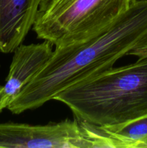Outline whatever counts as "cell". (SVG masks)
Here are the masks:
<instances>
[{"instance_id": "cell-10", "label": "cell", "mask_w": 147, "mask_h": 148, "mask_svg": "<svg viewBox=\"0 0 147 148\" xmlns=\"http://www.w3.org/2000/svg\"><path fill=\"white\" fill-rule=\"evenodd\" d=\"M139 148H147V142H145L143 144H141Z\"/></svg>"}, {"instance_id": "cell-4", "label": "cell", "mask_w": 147, "mask_h": 148, "mask_svg": "<svg viewBox=\"0 0 147 148\" xmlns=\"http://www.w3.org/2000/svg\"><path fill=\"white\" fill-rule=\"evenodd\" d=\"M99 127L79 119L47 125L0 123V148L120 147Z\"/></svg>"}, {"instance_id": "cell-3", "label": "cell", "mask_w": 147, "mask_h": 148, "mask_svg": "<svg viewBox=\"0 0 147 148\" xmlns=\"http://www.w3.org/2000/svg\"><path fill=\"white\" fill-rule=\"evenodd\" d=\"M133 0H41L33 28L56 48L79 44L113 24Z\"/></svg>"}, {"instance_id": "cell-1", "label": "cell", "mask_w": 147, "mask_h": 148, "mask_svg": "<svg viewBox=\"0 0 147 148\" xmlns=\"http://www.w3.org/2000/svg\"><path fill=\"white\" fill-rule=\"evenodd\" d=\"M147 40V0L131 7L105 31L73 46L56 48L42 70L7 106L20 114L43 104L64 90L112 68L120 58Z\"/></svg>"}, {"instance_id": "cell-12", "label": "cell", "mask_w": 147, "mask_h": 148, "mask_svg": "<svg viewBox=\"0 0 147 148\" xmlns=\"http://www.w3.org/2000/svg\"><path fill=\"white\" fill-rule=\"evenodd\" d=\"M0 87H1V85H0Z\"/></svg>"}, {"instance_id": "cell-9", "label": "cell", "mask_w": 147, "mask_h": 148, "mask_svg": "<svg viewBox=\"0 0 147 148\" xmlns=\"http://www.w3.org/2000/svg\"><path fill=\"white\" fill-rule=\"evenodd\" d=\"M9 101L3 91V86L0 87V112L3 111L4 108H7Z\"/></svg>"}, {"instance_id": "cell-6", "label": "cell", "mask_w": 147, "mask_h": 148, "mask_svg": "<svg viewBox=\"0 0 147 148\" xmlns=\"http://www.w3.org/2000/svg\"><path fill=\"white\" fill-rule=\"evenodd\" d=\"M41 0H0V52H14L33 27Z\"/></svg>"}, {"instance_id": "cell-7", "label": "cell", "mask_w": 147, "mask_h": 148, "mask_svg": "<svg viewBox=\"0 0 147 148\" xmlns=\"http://www.w3.org/2000/svg\"><path fill=\"white\" fill-rule=\"evenodd\" d=\"M102 128L119 140L124 147L139 148L141 144L147 142V115L126 124Z\"/></svg>"}, {"instance_id": "cell-8", "label": "cell", "mask_w": 147, "mask_h": 148, "mask_svg": "<svg viewBox=\"0 0 147 148\" xmlns=\"http://www.w3.org/2000/svg\"><path fill=\"white\" fill-rule=\"evenodd\" d=\"M128 55H132L138 58L147 56V40L130 51Z\"/></svg>"}, {"instance_id": "cell-5", "label": "cell", "mask_w": 147, "mask_h": 148, "mask_svg": "<svg viewBox=\"0 0 147 148\" xmlns=\"http://www.w3.org/2000/svg\"><path fill=\"white\" fill-rule=\"evenodd\" d=\"M53 53V44L48 40L37 44H21L14 50L5 85L3 86L9 104L42 70Z\"/></svg>"}, {"instance_id": "cell-2", "label": "cell", "mask_w": 147, "mask_h": 148, "mask_svg": "<svg viewBox=\"0 0 147 148\" xmlns=\"http://www.w3.org/2000/svg\"><path fill=\"white\" fill-rule=\"evenodd\" d=\"M53 100L77 119L99 127L121 125L147 115V56L111 68L73 85Z\"/></svg>"}, {"instance_id": "cell-11", "label": "cell", "mask_w": 147, "mask_h": 148, "mask_svg": "<svg viewBox=\"0 0 147 148\" xmlns=\"http://www.w3.org/2000/svg\"><path fill=\"white\" fill-rule=\"evenodd\" d=\"M146 1V0H133V1Z\"/></svg>"}]
</instances>
